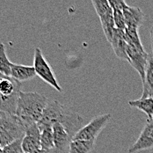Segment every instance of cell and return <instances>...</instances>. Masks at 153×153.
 <instances>
[{
    "label": "cell",
    "mask_w": 153,
    "mask_h": 153,
    "mask_svg": "<svg viewBox=\"0 0 153 153\" xmlns=\"http://www.w3.org/2000/svg\"><path fill=\"white\" fill-rule=\"evenodd\" d=\"M111 118L112 115L110 114H101L93 118L88 124L79 129V131L74 136L72 140H85L96 142L98 136L107 126Z\"/></svg>",
    "instance_id": "obj_5"
},
{
    "label": "cell",
    "mask_w": 153,
    "mask_h": 153,
    "mask_svg": "<svg viewBox=\"0 0 153 153\" xmlns=\"http://www.w3.org/2000/svg\"><path fill=\"white\" fill-rule=\"evenodd\" d=\"M92 3L100 18L113 12V9L107 0H92Z\"/></svg>",
    "instance_id": "obj_20"
},
{
    "label": "cell",
    "mask_w": 153,
    "mask_h": 153,
    "mask_svg": "<svg viewBox=\"0 0 153 153\" xmlns=\"http://www.w3.org/2000/svg\"><path fill=\"white\" fill-rule=\"evenodd\" d=\"M13 62H10L7 54L5 45L0 42V73L5 76H11Z\"/></svg>",
    "instance_id": "obj_19"
},
{
    "label": "cell",
    "mask_w": 153,
    "mask_h": 153,
    "mask_svg": "<svg viewBox=\"0 0 153 153\" xmlns=\"http://www.w3.org/2000/svg\"><path fill=\"white\" fill-rule=\"evenodd\" d=\"M143 91L142 97L143 99L144 98H153V56H149V60L148 64L146 68V72H145V79L144 82L143 83Z\"/></svg>",
    "instance_id": "obj_14"
},
{
    "label": "cell",
    "mask_w": 153,
    "mask_h": 153,
    "mask_svg": "<svg viewBox=\"0 0 153 153\" xmlns=\"http://www.w3.org/2000/svg\"><path fill=\"white\" fill-rule=\"evenodd\" d=\"M151 42H152V56H153V26L151 28Z\"/></svg>",
    "instance_id": "obj_24"
},
{
    "label": "cell",
    "mask_w": 153,
    "mask_h": 153,
    "mask_svg": "<svg viewBox=\"0 0 153 153\" xmlns=\"http://www.w3.org/2000/svg\"><path fill=\"white\" fill-rule=\"evenodd\" d=\"M23 138V137H22ZM22 138L10 143L9 145L3 148V153H24L21 147Z\"/></svg>",
    "instance_id": "obj_21"
},
{
    "label": "cell",
    "mask_w": 153,
    "mask_h": 153,
    "mask_svg": "<svg viewBox=\"0 0 153 153\" xmlns=\"http://www.w3.org/2000/svg\"><path fill=\"white\" fill-rule=\"evenodd\" d=\"M153 148V121H147L136 143L128 149V153H136Z\"/></svg>",
    "instance_id": "obj_10"
},
{
    "label": "cell",
    "mask_w": 153,
    "mask_h": 153,
    "mask_svg": "<svg viewBox=\"0 0 153 153\" xmlns=\"http://www.w3.org/2000/svg\"><path fill=\"white\" fill-rule=\"evenodd\" d=\"M110 44L112 45L114 52L118 58L128 62V57L126 51L127 42L125 39V31L115 28Z\"/></svg>",
    "instance_id": "obj_12"
},
{
    "label": "cell",
    "mask_w": 153,
    "mask_h": 153,
    "mask_svg": "<svg viewBox=\"0 0 153 153\" xmlns=\"http://www.w3.org/2000/svg\"><path fill=\"white\" fill-rule=\"evenodd\" d=\"M94 141L85 140H71L69 153H91L94 149Z\"/></svg>",
    "instance_id": "obj_17"
},
{
    "label": "cell",
    "mask_w": 153,
    "mask_h": 153,
    "mask_svg": "<svg viewBox=\"0 0 153 153\" xmlns=\"http://www.w3.org/2000/svg\"><path fill=\"white\" fill-rule=\"evenodd\" d=\"M0 75H1V73H0Z\"/></svg>",
    "instance_id": "obj_28"
},
{
    "label": "cell",
    "mask_w": 153,
    "mask_h": 153,
    "mask_svg": "<svg viewBox=\"0 0 153 153\" xmlns=\"http://www.w3.org/2000/svg\"><path fill=\"white\" fill-rule=\"evenodd\" d=\"M0 153H3V148L0 146Z\"/></svg>",
    "instance_id": "obj_26"
},
{
    "label": "cell",
    "mask_w": 153,
    "mask_h": 153,
    "mask_svg": "<svg viewBox=\"0 0 153 153\" xmlns=\"http://www.w3.org/2000/svg\"><path fill=\"white\" fill-rule=\"evenodd\" d=\"M21 83L12 76L0 75V111L15 114Z\"/></svg>",
    "instance_id": "obj_2"
},
{
    "label": "cell",
    "mask_w": 153,
    "mask_h": 153,
    "mask_svg": "<svg viewBox=\"0 0 153 153\" xmlns=\"http://www.w3.org/2000/svg\"><path fill=\"white\" fill-rule=\"evenodd\" d=\"M48 100L46 96L36 92H20L15 115L26 126L38 123L46 107Z\"/></svg>",
    "instance_id": "obj_1"
},
{
    "label": "cell",
    "mask_w": 153,
    "mask_h": 153,
    "mask_svg": "<svg viewBox=\"0 0 153 153\" xmlns=\"http://www.w3.org/2000/svg\"><path fill=\"white\" fill-rule=\"evenodd\" d=\"M33 153H48L46 151H44V150H42V149H40V150H38V151H36V152H34Z\"/></svg>",
    "instance_id": "obj_25"
},
{
    "label": "cell",
    "mask_w": 153,
    "mask_h": 153,
    "mask_svg": "<svg viewBox=\"0 0 153 153\" xmlns=\"http://www.w3.org/2000/svg\"><path fill=\"white\" fill-rule=\"evenodd\" d=\"M65 107L59 103L57 100H52L48 101L46 107L43 111V114L37 123L39 128L43 127H51L58 122L59 117L62 114V111Z\"/></svg>",
    "instance_id": "obj_8"
},
{
    "label": "cell",
    "mask_w": 153,
    "mask_h": 153,
    "mask_svg": "<svg viewBox=\"0 0 153 153\" xmlns=\"http://www.w3.org/2000/svg\"><path fill=\"white\" fill-rule=\"evenodd\" d=\"M54 136V149L49 153H69L70 144L72 140L68 131L60 123L52 126Z\"/></svg>",
    "instance_id": "obj_9"
},
{
    "label": "cell",
    "mask_w": 153,
    "mask_h": 153,
    "mask_svg": "<svg viewBox=\"0 0 153 153\" xmlns=\"http://www.w3.org/2000/svg\"><path fill=\"white\" fill-rule=\"evenodd\" d=\"M100 19L103 32L106 35V38L110 43L112 41L113 35H114V32L116 28L115 25H114V11L107 13L106 15L100 17Z\"/></svg>",
    "instance_id": "obj_18"
},
{
    "label": "cell",
    "mask_w": 153,
    "mask_h": 153,
    "mask_svg": "<svg viewBox=\"0 0 153 153\" xmlns=\"http://www.w3.org/2000/svg\"><path fill=\"white\" fill-rule=\"evenodd\" d=\"M41 132V148L48 152H51L54 149V136L51 127L39 128Z\"/></svg>",
    "instance_id": "obj_16"
},
{
    "label": "cell",
    "mask_w": 153,
    "mask_h": 153,
    "mask_svg": "<svg viewBox=\"0 0 153 153\" xmlns=\"http://www.w3.org/2000/svg\"><path fill=\"white\" fill-rule=\"evenodd\" d=\"M25 126L15 114L0 111V146L2 148L25 135Z\"/></svg>",
    "instance_id": "obj_3"
},
{
    "label": "cell",
    "mask_w": 153,
    "mask_h": 153,
    "mask_svg": "<svg viewBox=\"0 0 153 153\" xmlns=\"http://www.w3.org/2000/svg\"><path fill=\"white\" fill-rule=\"evenodd\" d=\"M33 68L36 72V76L41 77L45 83L51 85L57 92H62V89L55 76V72L48 62L42 51L40 48H35L33 54Z\"/></svg>",
    "instance_id": "obj_4"
},
{
    "label": "cell",
    "mask_w": 153,
    "mask_h": 153,
    "mask_svg": "<svg viewBox=\"0 0 153 153\" xmlns=\"http://www.w3.org/2000/svg\"><path fill=\"white\" fill-rule=\"evenodd\" d=\"M113 11H122L128 6L125 0H107Z\"/></svg>",
    "instance_id": "obj_23"
},
{
    "label": "cell",
    "mask_w": 153,
    "mask_h": 153,
    "mask_svg": "<svg viewBox=\"0 0 153 153\" xmlns=\"http://www.w3.org/2000/svg\"><path fill=\"white\" fill-rule=\"evenodd\" d=\"M127 27L139 29L144 20V13L138 7L128 5L123 11ZM126 27V28H127Z\"/></svg>",
    "instance_id": "obj_11"
},
{
    "label": "cell",
    "mask_w": 153,
    "mask_h": 153,
    "mask_svg": "<svg viewBox=\"0 0 153 153\" xmlns=\"http://www.w3.org/2000/svg\"><path fill=\"white\" fill-rule=\"evenodd\" d=\"M41 132L37 123H33L26 126L25 135L22 138L21 147L24 153H33L41 148Z\"/></svg>",
    "instance_id": "obj_7"
},
{
    "label": "cell",
    "mask_w": 153,
    "mask_h": 153,
    "mask_svg": "<svg viewBox=\"0 0 153 153\" xmlns=\"http://www.w3.org/2000/svg\"><path fill=\"white\" fill-rule=\"evenodd\" d=\"M128 105L131 107L143 111L148 117V121L152 122L153 118V98H141L136 100H129Z\"/></svg>",
    "instance_id": "obj_15"
},
{
    "label": "cell",
    "mask_w": 153,
    "mask_h": 153,
    "mask_svg": "<svg viewBox=\"0 0 153 153\" xmlns=\"http://www.w3.org/2000/svg\"><path fill=\"white\" fill-rule=\"evenodd\" d=\"M152 121H153V118H152Z\"/></svg>",
    "instance_id": "obj_27"
},
{
    "label": "cell",
    "mask_w": 153,
    "mask_h": 153,
    "mask_svg": "<svg viewBox=\"0 0 153 153\" xmlns=\"http://www.w3.org/2000/svg\"><path fill=\"white\" fill-rule=\"evenodd\" d=\"M35 76H36V72H35L33 66L13 63L12 71H11V76L17 81H19L20 83L28 81V80H31L32 78H33Z\"/></svg>",
    "instance_id": "obj_13"
},
{
    "label": "cell",
    "mask_w": 153,
    "mask_h": 153,
    "mask_svg": "<svg viewBox=\"0 0 153 153\" xmlns=\"http://www.w3.org/2000/svg\"><path fill=\"white\" fill-rule=\"evenodd\" d=\"M114 21L115 27L118 29L124 30L126 29V23H125V19L122 11H114Z\"/></svg>",
    "instance_id": "obj_22"
},
{
    "label": "cell",
    "mask_w": 153,
    "mask_h": 153,
    "mask_svg": "<svg viewBox=\"0 0 153 153\" xmlns=\"http://www.w3.org/2000/svg\"><path fill=\"white\" fill-rule=\"evenodd\" d=\"M126 51L128 57V62L139 73L142 82L143 83L145 79V72L150 55L147 54L144 49L138 48L137 47H136L129 42H127Z\"/></svg>",
    "instance_id": "obj_6"
}]
</instances>
